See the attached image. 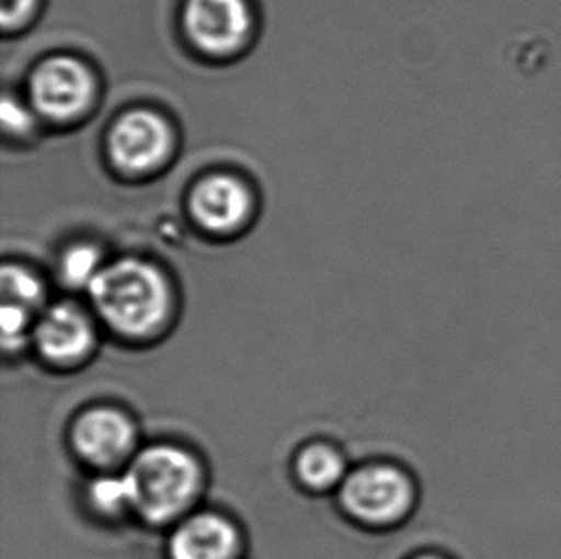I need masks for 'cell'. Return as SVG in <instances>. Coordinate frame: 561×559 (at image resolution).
<instances>
[{
    "mask_svg": "<svg viewBox=\"0 0 561 559\" xmlns=\"http://www.w3.org/2000/svg\"><path fill=\"white\" fill-rule=\"evenodd\" d=\"M130 507L150 523L181 517L202 492V468L192 454L176 446L146 448L125 474Z\"/></svg>",
    "mask_w": 561,
    "mask_h": 559,
    "instance_id": "obj_2",
    "label": "cell"
},
{
    "mask_svg": "<svg viewBox=\"0 0 561 559\" xmlns=\"http://www.w3.org/2000/svg\"><path fill=\"white\" fill-rule=\"evenodd\" d=\"M412 559H453V558H448V556H445V554L427 552V554H417L416 558H412Z\"/></svg>",
    "mask_w": 561,
    "mask_h": 559,
    "instance_id": "obj_18",
    "label": "cell"
},
{
    "mask_svg": "<svg viewBox=\"0 0 561 559\" xmlns=\"http://www.w3.org/2000/svg\"><path fill=\"white\" fill-rule=\"evenodd\" d=\"M89 292L100 317L125 338H150L168 324L171 287L165 274L146 261L129 258L104 266Z\"/></svg>",
    "mask_w": 561,
    "mask_h": 559,
    "instance_id": "obj_1",
    "label": "cell"
},
{
    "mask_svg": "<svg viewBox=\"0 0 561 559\" xmlns=\"http://www.w3.org/2000/svg\"><path fill=\"white\" fill-rule=\"evenodd\" d=\"M416 502V489L393 466H368L351 474L342 487V504L358 522L383 527L402 522Z\"/></svg>",
    "mask_w": 561,
    "mask_h": 559,
    "instance_id": "obj_3",
    "label": "cell"
},
{
    "mask_svg": "<svg viewBox=\"0 0 561 559\" xmlns=\"http://www.w3.org/2000/svg\"><path fill=\"white\" fill-rule=\"evenodd\" d=\"M91 502L104 514H117L123 507H130L129 487L122 477H100L91 484Z\"/></svg>",
    "mask_w": 561,
    "mask_h": 559,
    "instance_id": "obj_14",
    "label": "cell"
},
{
    "mask_svg": "<svg viewBox=\"0 0 561 559\" xmlns=\"http://www.w3.org/2000/svg\"><path fill=\"white\" fill-rule=\"evenodd\" d=\"M71 441L84 461L96 468H114L129 458L137 431L119 410L92 409L77 418Z\"/></svg>",
    "mask_w": 561,
    "mask_h": 559,
    "instance_id": "obj_7",
    "label": "cell"
},
{
    "mask_svg": "<svg viewBox=\"0 0 561 559\" xmlns=\"http://www.w3.org/2000/svg\"><path fill=\"white\" fill-rule=\"evenodd\" d=\"M2 127L8 135H30L35 129V117L27 107L20 104V100L4 99L2 100Z\"/></svg>",
    "mask_w": 561,
    "mask_h": 559,
    "instance_id": "obj_16",
    "label": "cell"
},
{
    "mask_svg": "<svg viewBox=\"0 0 561 559\" xmlns=\"http://www.w3.org/2000/svg\"><path fill=\"white\" fill-rule=\"evenodd\" d=\"M94 96L96 79L73 56L48 58L30 79L31 106L48 122H76L91 110Z\"/></svg>",
    "mask_w": 561,
    "mask_h": 559,
    "instance_id": "obj_4",
    "label": "cell"
},
{
    "mask_svg": "<svg viewBox=\"0 0 561 559\" xmlns=\"http://www.w3.org/2000/svg\"><path fill=\"white\" fill-rule=\"evenodd\" d=\"M33 340L48 363L73 366L91 355L94 328L83 309L71 303H58L41 317Z\"/></svg>",
    "mask_w": 561,
    "mask_h": 559,
    "instance_id": "obj_8",
    "label": "cell"
},
{
    "mask_svg": "<svg viewBox=\"0 0 561 559\" xmlns=\"http://www.w3.org/2000/svg\"><path fill=\"white\" fill-rule=\"evenodd\" d=\"M102 269V251L92 243H77L61 258V278L71 287L91 286Z\"/></svg>",
    "mask_w": 561,
    "mask_h": 559,
    "instance_id": "obj_13",
    "label": "cell"
},
{
    "mask_svg": "<svg viewBox=\"0 0 561 559\" xmlns=\"http://www.w3.org/2000/svg\"><path fill=\"white\" fill-rule=\"evenodd\" d=\"M173 130L160 114L133 110L122 115L107 137V153L122 173L148 174L163 166L173 151Z\"/></svg>",
    "mask_w": 561,
    "mask_h": 559,
    "instance_id": "obj_5",
    "label": "cell"
},
{
    "mask_svg": "<svg viewBox=\"0 0 561 559\" xmlns=\"http://www.w3.org/2000/svg\"><path fill=\"white\" fill-rule=\"evenodd\" d=\"M38 0H2L0 2V22L2 30L15 31L30 22L35 14Z\"/></svg>",
    "mask_w": 561,
    "mask_h": 559,
    "instance_id": "obj_17",
    "label": "cell"
},
{
    "mask_svg": "<svg viewBox=\"0 0 561 559\" xmlns=\"http://www.w3.org/2000/svg\"><path fill=\"white\" fill-rule=\"evenodd\" d=\"M248 0H186L184 31L199 53L227 58L240 53L251 33Z\"/></svg>",
    "mask_w": 561,
    "mask_h": 559,
    "instance_id": "obj_6",
    "label": "cell"
},
{
    "mask_svg": "<svg viewBox=\"0 0 561 559\" xmlns=\"http://www.w3.org/2000/svg\"><path fill=\"white\" fill-rule=\"evenodd\" d=\"M2 303L30 310L31 315L43 305L45 289L35 274L18 265H7L0 276Z\"/></svg>",
    "mask_w": 561,
    "mask_h": 559,
    "instance_id": "obj_12",
    "label": "cell"
},
{
    "mask_svg": "<svg viewBox=\"0 0 561 559\" xmlns=\"http://www.w3.org/2000/svg\"><path fill=\"white\" fill-rule=\"evenodd\" d=\"M30 310L20 309L15 305L2 303L0 310V326H2V345L7 351H18L25 341V333L31 324Z\"/></svg>",
    "mask_w": 561,
    "mask_h": 559,
    "instance_id": "obj_15",
    "label": "cell"
},
{
    "mask_svg": "<svg viewBox=\"0 0 561 559\" xmlns=\"http://www.w3.org/2000/svg\"><path fill=\"white\" fill-rule=\"evenodd\" d=\"M251 192L232 174H209L190 194V213L199 227L227 235L242 227L251 213Z\"/></svg>",
    "mask_w": 561,
    "mask_h": 559,
    "instance_id": "obj_9",
    "label": "cell"
},
{
    "mask_svg": "<svg viewBox=\"0 0 561 559\" xmlns=\"http://www.w3.org/2000/svg\"><path fill=\"white\" fill-rule=\"evenodd\" d=\"M342 456L327 445H311L297 458V476L312 491H328L342 481Z\"/></svg>",
    "mask_w": 561,
    "mask_h": 559,
    "instance_id": "obj_11",
    "label": "cell"
},
{
    "mask_svg": "<svg viewBox=\"0 0 561 559\" xmlns=\"http://www.w3.org/2000/svg\"><path fill=\"white\" fill-rule=\"evenodd\" d=\"M169 554L171 559H236L240 537L222 515H192L171 537Z\"/></svg>",
    "mask_w": 561,
    "mask_h": 559,
    "instance_id": "obj_10",
    "label": "cell"
}]
</instances>
